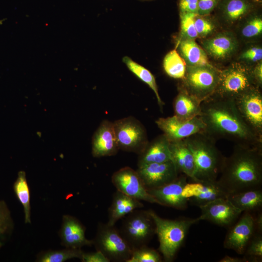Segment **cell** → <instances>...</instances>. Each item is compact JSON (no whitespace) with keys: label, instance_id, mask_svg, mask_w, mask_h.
Segmentation results:
<instances>
[{"label":"cell","instance_id":"cell-1","mask_svg":"<svg viewBox=\"0 0 262 262\" xmlns=\"http://www.w3.org/2000/svg\"><path fill=\"white\" fill-rule=\"evenodd\" d=\"M198 116L205 125L204 132L215 141L225 139L235 145L262 147V139L245 122L233 99L213 95L201 103Z\"/></svg>","mask_w":262,"mask_h":262},{"label":"cell","instance_id":"cell-2","mask_svg":"<svg viewBox=\"0 0 262 262\" xmlns=\"http://www.w3.org/2000/svg\"><path fill=\"white\" fill-rule=\"evenodd\" d=\"M217 180L228 195L261 187L262 147L235 145Z\"/></svg>","mask_w":262,"mask_h":262},{"label":"cell","instance_id":"cell-3","mask_svg":"<svg viewBox=\"0 0 262 262\" xmlns=\"http://www.w3.org/2000/svg\"><path fill=\"white\" fill-rule=\"evenodd\" d=\"M183 140L194 156L196 168L194 180L216 181L225 159L216 147V141L204 132Z\"/></svg>","mask_w":262,"mask_h":262},{"label":"cell","instance_id":"cell-4","mask_svg":"<svg viewBox=\"0 0 262 262\" xmlns=\"http://www.w3.org/2000/svg\"><path fill=\"white\" fill-rule=\"evenodd\" d=\"M148 211L155 224V233L159 242V250L165 262H172L184 242L189 229L198 221L197 218L164 219L152 210Z\"/></svg>","mask_w":262,"mask_h":262},{"label":"cell","instance_id":"cell-5","mask_svg":"<svg viewBox=\"0 0 262 262\" xmlns=\"http://www.w3.org/2000/svg\"><path fill=\"white\" fill-rule=\"evenodd\" d=\"M255 86H257L252 68L235 61L225 68L220 69L218 84L213 95L234 100Z\"/></svg>","mask_w":262,"mask_h":262},{"label":"cell","instance_id":"cell-6","mask_svg":"<svg viewBox=\"0 0 262 262\" xmlns=\"http://www.w3.org/2000/svg\"><path fill=\"white\" fill-rule=\"evenodd\" d=\"M220 68L212 64L186 66L185 75L178 87L186 90L201 102L212 96L218 84Z\"/></svg>","mask_w":262,"mask_h":262},{"label":"cell","instance_id":"cell-7","mask_svg":"<svg viewBox=\"0 0 262 262\" xmlns=\"http://www.w3.org/2000/svg\"><path fill=\"white\" fill-rule=\"evenodd\" d=\"M93 241L96 250L101 252L110 262H127L133 250L115 225L99 223Z\"/></svg>","mask_w":262,"mask_h":262},{"label":"cell","instance_id":"cell-8","mask_svg":"<svg viewBox=\"0 0 262 262\" xmlns=\"http://www.w3.org/2000/svg\"><path fill=\"white\" fill-rule=\"evenodd\" d=\"M119 230L134 249L147 245L155 233V226L148 210L137 209L122 218Z\"/></svg>","mask_w":262,"mask_h":262},{"label":"cell","instance_id":"cell-9","mask_svg":"<svg viewBox=\"0 0 262 262\" xmlns=\"http://www.w3.org/2000/svg\"><path fill=\"white\" fill-rule=\"evenodd\" d=\"M119 149L140 154L148 142L144 126L136 118L128 116L113 122Z\"/></svg>","mask_w":262,"mask_h":262},{"label":"cell","instance_id":"cell-10","mask_svg":"<svg viewBox=\"0 0 262 262\" xmlns=\"http://www.w3.org/2000/svg\"><path fill=\"white\" fill-rule=\"evenodd\" d=\"M236 107L248 127L262 139V94L255 86L234 99Z\"/></svg>","mask_w":262,"mask_h":262},{"label":"cell","instance_id":"cell-11","mask_svg":"<svg viewBox=\"0 0 262 262\" xmlns=\"http://www.w3.org/2000/svg\"><path fill=\"white\" fill-rule=\"evenodd\" d=\"M240 45L233 31L229 30H221L201 41V47L209 59L219 63H225L234 56Z\"/></svg>","mask_w":262,"mask_h":262},{"label":"cell","instance_id":"cell-12","mask_svg":"<svg viewBox=\"0 0 262 262\" xmlns=\"http://www.w3.org/2000/svg\"><path fill=\"white\" fill-rule=\"evenodd\" d=\"M260 6L254 0H220L214 16L223 30L233 31L243 18Z\"/></svg>","mask_w":262,"mask_h":262},{"label":"cell","instance_id":"cell-13","mask_svg":"<svg viewBox=\"0 0 262 262\" xmlns=\"http://www.w3.org/2000/svg\"><path fill=\"white\" fill-rule=\"evenodd\" d=\"M111 181L116 190L141 201L158 204L148 192L140 176L132 168L126 166L113 173Z\"/></svg>","mask_w":262,"mask_h":262},{"label":"cell","instance_id":"cell-14","mask_svg":"<svg viewBox=\"0 0 262 262\" xmlns=\"http://www.w3.org/2000/svg\"><path fill=\"white\" fill-rule=\"evenodd\" d=\"M155 123L169 142L182 140L205 131V125L199 116L183 120L174 115L160 117Z\"/></svg>","mask_w":262,"mask_h":262},{"label":"cell","instance_id":"cell-15","mask_svg":"<svg viewBox=\"0 0 262 262\" xmlns=\"http://www.w3.org/2000/svg\"><path fill=\"white\" fill-rule=\"evenodd\" d=\"M201 211L198 221L206 220L222 227H230L238 219L242 212L228 197L216 199L199 207Z\"/></svg>","mask_w":262,"mask_h":262},{"label":"cell","instance_id":"cell-16","mask_svg":"<svg viewBox=\"0 0 262 262\" xmlns=\"http://www.w3.org/2000/svg\"><path fill=\"white\" fill-rule=\"evenodd\" d=\"M230 227L224 242V247L239 254H243L257 231L255 216L251 213L245 212L237 222Z\"/></svg>","mask_w":262,"mask_h":262},{"label":"cell","instance_id":"cell-17","mask_svg":"<svg viewBox=\"0 0 262 262\" xmlns=\"http://www.w3.org/2000/svg\"><path fill=\"white\" fill-rule=\"evenodd\" d=\"M187 182V176L183 174L163 186L147 190L156 200L158 204L184 210L187 207L188 202L182 194Z\"/></svg>","mask_w":262,"mask_h":262},{"label":"cell","instance_id":"cell-18","mask_svg":"<svg viewBox=\"0 0 262 262\" xmlns=\"http://www.w3.org/2000/svg\"><path fill=\"white\" fill-rule=\"evenodd\" d=\"M136 171L147 190L163 186L179 176L172 161L143 164L138 166Z\"/></svg>","mask_w":262,"mask_h":262},{"label":"cell","instance_id":"cell-19","mask_svg":"<svg viewBox=\"0 0 262 262\" xmlns=\"http://www.w3.org/2000/svg\"><path fill=\"white\" fill-rule=\"evenodd\" d=\"M183 196L198 207L216 199L227 197L228 194L216 181L192 180L183 188Z\"/></svg>","mask_w":262,"mask_h":262},{"label":"cell","instance_id":"cell-20","mask_svg":"<svg viewBox=\"0 0 262 262\" xmlns=\"http://www.w3.org/2000/svg\"><path fill=\"white\" fill-rule=\"evenodd\" d=\"M119 150L113 122L103 120L92 137V156L95 158L113 156Z\"/></svg>","mask_w":262,"mask_h":262},{"label":"cell","instance_id":"cell-21","mask_svg":"<svg viewBox=\"0 0 262 262\" xmlns=\"http://www.w3.org/2000/svg\"><path fill=\"white\" fill-rule=\"evenodd\" d=\"M85 228L76 217L64 215L59 231L61 244L66 248L81 249L84 246L93 245V240L87 239L85 235Z\"/></svg>","mask_w":262,"mask_h":262},{"label":"cell","instance_id":"cell-22","mask_svg":"<svg viewBox=\"0 0 262 262\" xmlns=\"http://www.w3.org/2000/svg\"><path fill=\"white\" fill-rule=\"evenodd\" d=\"M233 31L240 44L260 41L262 36V14L260 6L243 18Z\"/></svg>","mask_w":262,"mask_h":262},{"label":"cell","instance_id":"cell-23","mask_svg":"<svg viewBox=\"0 0 262 262\" xmlns=\"http://www.w3.org/2000/svg\"><path fill=\"white\" fill-rule=\"evenodd\" d=\"M169 144V141L164 134L148 141L143 151L138 154V166L171 161Z\"/></svg>","mask_w":262,"mask_h":262},{"label":"cell","instance_id":"cell-24","mask_svg":"<svg viewBox=\"0 0 262 262\" xmlns=\"http://www.w3.org/2000/svg\"><path fill=\"white\" fill-rule=\"evenodd\" d=\"M171 159L179 173L195 180V164L193 155L184 140L170 142Z\"/></svg>","mask_w":262,"mask_h":262},{"label":"cell","instance_id":"cell-25","mask_svg":"<svg viewBox=\"0 0 262 262\" xmlns=\"http://www.w3.org/2000/svg\"><path fill=\"white\" fill-rule=\"evenodd\" d=\"M143 207L144 204L141 200L116 190L113 195L111 204L108 209L106 223L109 226H114L119 220L134 210Z\"/></svg>","mask_w":262,"mask_h":262},{"label":"cell","instance_id":"cell-26","mask_svg":"<svg viewBox=\"0 0 262 262\" xmlns=\"http://www.w3.org/2000/svg\"><path fill=\"white\" fill-rule=\"evenodd\" d=\"M178 93L173 102L174 115L183 120L198 116L201 102L184 89L178 87Z\"/></svg>","mask_w":262,"mask_h":262},{"label":"cell","instance_id":"cell-27","mask_svg":"<svg viewBox=\"0 0 262 262\" xmlns=\"http://www.w3.org/2000/svg\"><path fill=\"white\" fill-rule=\"evenodd\" d=\"M176 49L186 66H194L212 64L204 49L195 40L185 39L177 41Z\"/></svg>","mask_w":262,"mask_h":262},{"label":"cell","instance_id":"cell-28","mask_svg":"<svg viewBox=\"0 0 262 262\" xmlns=\"http://www.w3.org/2000/svg\"><path fill=\"white\" fill-rule=\"evenodd\" d=\"M227 197L242 213L256 212L262 207L261 187L229 194Z\"/></svg>","mask_w":262,"mask_h":262},{"label":"cell","instance_id":"cell-29","mask_svg":"<svg viewBox=\"0 0 262 262\" xmlns=\"http://www.w3.org/2000/svg\"><path fill=\"white\" fill-rule=\"evenodd\" d=\"M122 61L137 77L147 84L154 93L158 105L162 111L164 103L162 100L154 76L147 69L134 61L129 56H124Z\"/></svg>","mask_w":262,"mask_h":262},{"label":"cell","instance_id":"cell-30","mask_svg":"<svg viewBox=\"0 0 262 262\" xmlns=\"http://www.w3.org/2000/svg\"><path fill=\"white\" fill-rule=\"evenodd\" d=\"M13 189L17 198L23 207L25 223H31L30 193L25 171L18 172Z\"/></svg>","mask_w":262,"mask_h":262},{"label":"cell","instance_id":"cell-31","mask_svg":"<svg viewBox=\"0 0 262 262\" xmlns=\"http://www.w3.org/2000/svg\"><path fill=\"white\" fill-rule=\"evenodd\" d=\"M163 66L164 71L170 77L180 80L185 75L186 65L176 49L170 50L165 55Z\"/></svg>","mask_w":262,"mask_h":262},{"label":"cell","instance_id":"cell-32","mask_svg":"<svg viewBox=\"0 0 262 262\" xmlns=\"http://www.w3.org/2000/svg\"><path fill=\"white\" fill-rule=\"evenodd\" d=\"M236 54V61L252 68L262 61V45L260 41L244 44Z\"/></svg>","mask_w":262,"mask_h":262},{"label":"cell","instance_id":"cell-33","mask_svg":"<svg viewBox=\"0 0 262 262\" xmlns=\"http://www.w3.org/2000/svg\"><path fill=\"white\" fill-rule=\"evenodd\" d=\"M194 25L198 38L201 39L208 38L221 30L217 20L211 14L196 15L194 18Z\"/></svg>","mask_w":262,"mask_h":262},{"label":"cell","instance_id":"cell-34","mask_svg":"<svg viewBox=\"0 0 262 262\" xmlns=\"http://www.w3.org/2000/svg\"><path fill=\"white\" fill-rule=\"evenodd\" d=\"M83 251L81 249L66 248L59 250H49L40 253L36 261L39 262H64L67 260L82 258Z\"/></svg>","mask_w":262,"mask_h":262},{"label":"cell","instance_id":"cell-35","mask_svg":"<svg viewBox=\"0 0 262 262\" xmlns=\"http://www.w3.org/2000/svg\"><path fill=\"white\" fill-rule=\"evenodd\" d=\"M179 15L180 30L177 42L185 39L196 40L198 36L194 25V18L197 14L188 13Z\"/></svg>","mask_w":262,"mask_h":262},{"label":"cell","instance_id":"cell-36","mask_svg":"<svg viewBox=\"0 0 262 262\" xmlns=\"http://www.w3.org/2000/svg\"><path fill=\"white\" fill-rule=\"evenodd\" d=\"M162 257L155 249L147 245L134 249L131 258L127 262H161Z\"/></svg>","mask_w":262,"mask_h":262},{"label":"cell","instance_id":"cell-37","mask_svg":"<svg viewBox=\"0 0 262 262\" xmlns=\"http://www.w3.org/2000/svg\"><path fill=\"white\" fill-rule=\"evenodd\" d=\"M247 262H260L262 259V231H256L249 242L244 253Z\"/></svg>","mask_w":262,"mask_h":262},{"label":"cell","instance_id":"cell-38","mask_svg":"<svg viewBox=\"0 0 262 262\" xmlns=\"http://www.w3.org/2000/svg\"><path fill=\"white\" fill-rule=\"evenodd\" d=\"M13 227L9 209L4 201L0 200V248L5 238L12 232Z\"/></svg>","mask_w":262,"mask_h":262},{"label":"cell","instance_id":"cell-39","mask_svg":"<svg viewBox=\"0 0 262 262\" xmlns=\"http://www.w3.org/2000/svg\"><path fill=\"white\" fill-rule=\"evenodd\" d=\"M220 0H198V15H211L216 9Z\"/></svg>","mask_w":262,"mask_h":262},{"label":"cell","instance_id":"cell-40","mask_svg":"<svg viewBox=\"0 0 262 262\" xmlns=\"http://www.w3.org/2000/svg\"><path fill=\"white\" fill-rule=\"evenodd\" d=\"M179 14H197L198 0H178Z\"/></svg>","mask_w":262,"mask_h":262},{"label":"cell","instance_id":"cell-41","mask_svg":"<svg viewBox=\"0 0 262 262\" xmlns=\"http://www.w3.org/2000/svg\"><path fill=\"white\" fill-rule=\"evenodd\" d=\"M83 262H110L109 260L101 252L96 250L95 252H83L81 259Z\"/></svg>","mask_w":262,"mask_h":262},{"label":"cell","instance_id":"cell-42","mask_svg":"<svg viewBox=\"0 0 262 262\" xmlns=\"http://www.w3.org/2000/svg\"><path fill=\"white\" fill-rule=\"evenodd\" d=\"M252 75L256 85L262 88V61L258 63L252 68Z\"/></svg>","mask_w":262,"mask_h":262},{"label":"cell","instance_id":"cell-43","mask_svg":"<svg viewBox=\"0 0 262 262\" xmlns=\"http://www.w3.org/2000/svg\"><path fill=\"white\" fill-rule=\"evenodd\" d=\"M219 262H247L245 257L239 258L231 257L228 255L225 256L218 261Z\"/></svg>","mask_w":262,"mask_h":262},{"label":"cell","instance_id":"cell-44","mask_svg":"<svg viewBox=\"0 0 262 262\" xmlns=\"http://www.w3.org/2000/svg\"><path fill=\"white\" fill-rule=\"evenodd\" d=\"M255 2H256L257 3L261 5L262 2V0H254Z\"/></svg>","mask_w":262,"mask_h":262},{"label":"cell","instance_id":"cell-45","mask_svg":"<svg viewBox=\"0 0 262 262\" xmlns=\"http://www.w3.org/2000/svg\"><path fill=\"white\" fill-rule=\"evenodd\" d=\"M142 1H149V0H140Z\"/></svg>","mask_w":262,"mask_h":262}]
</instances>
